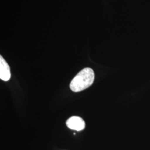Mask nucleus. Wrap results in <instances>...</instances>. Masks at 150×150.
<instances>
[{
  "instance_id": "obj_1",
  "label": "nucleus",
  "mask_w": 150,
  "mask_h": 150,
  "mask_svg": "<svg viewBox=\"0 0 150 150\" xmlns=\"http://www.w3.org/2000/svg\"><path fill=\"white\" fill-rule=\"evenodd\" d=\"M95 79L94 71L91 68L86 67L81 70L70 83V89L77 92L83 91L92 85Z\"/></svg>"
},
{
  "instance_id": "obj_2",
  "label": "nucleus",
  "mask_w": 150,
  "mask_h": 150,
  "mask_svg": "<svg viewBox=\"0 0 150 150\" xmlns=\"http://www.w3.org/2000/svg\"><path fill=\"white\" fill-rule=\"evenodd\" d=\"M66 125L69 129L80 131L85 129V122L79 116H72L67 120Z\"/></svg>"
},
{
  "instance_id": "obj_3",
  "label": "nucleus",
  "mask_w": 150,
  "mask_h": 150,
  "mask_svg": "<svg viewBox=\"0 0 150 150\" xmlns=\"http://www.w3.org/2000/svg\"><path fill=\"white\" fill-rule=\"evenodd\" d=\"M11 78V71L8 64L2 56H0V79L7 81Z\"/></svg>"
}]
</instances>
